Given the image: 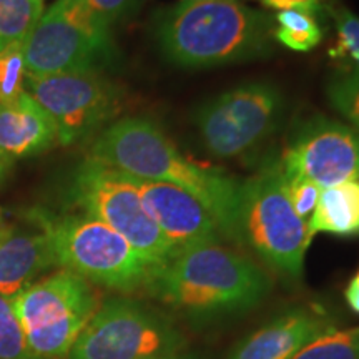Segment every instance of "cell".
Returning <instances> with one entry per match:
<instances>
[{"label": "cell", "instance_id": "cell-1", "mask_svg": "<svg viewBox=\"0 0 359 359\" xmlns=\"http://www.w3.org/2000/svg\"><path fill=\"white\" fill-rule=\"evenodd\" d=\"M88 158L130 177L183 188L212 213L222 235L240 243V183L193 163L151 120L128 116L111 123L93 142Z\"/></svg>", "mask_w": 359, "mask_h": 359}, {"label": "cell", "instance_id": "cell-2", "mask_svg": "<svg viewBox=\"0 0 359 359\" xmlns=\"http://www.w3.org/2000/svg\"><path fill=\"white\" fill-rule=\"evenodd\" d=\"M275 27L264 12L238 0H200L165 8L155 19L163 55L191 69L235 64L271 50Z\"/></svg>", "mask_w": 359, "mask_h": 359}, {"label": "cell", "instance_id": "cell-3", "mask_svg": "<svg viewBox=\"0 0 359 359\" xmlns=\"http://www.w3.org/2000/svg\"><path fill=\"white\" fill-rule=\"evenodd\" d=\"M269 290L264 271L243 255L218 243L182 250L151 273L145 286L173 311L217 318L257 306Z\"/></svg>", "mask_w": 359, "mask_h": 359}, {"label": "cell", "instance_id": "cell-4", "mask_svg": "<svg viewBox=\"0 0 359 359\" xmlns=\"http://www.w3.org/2000/svg\"><path fill=\"white\" fill-rule=\"evenodd\" d=\"M238 235L240 243L250 245L269 266L302 276L314 233L286 196L280 161H268L257 175L240 183Z\"/></svg>", "mask_w": 359, "mask_h": 359}, {"label": "cell", "instance_id": "cell-5", "mask_svg": "<svg viewBox=\"0 0 359 359\" xmlns=\"http://www.w3.org/2000/svg\"><path fill=\"white\" fill-rule=\"evenodd\" d=\"M45 226L58 266L93 285L133 293L145 290L156 269L122 235L88 215L45 213Z\"/></svg>", "mask_w": 359, "mask_h": 359}, {"label": "cell", "instance_id": "cell-6", "mask_svg": "<svg viewBox=\"0 0 359 359\" xmlns=\"http://www.w3.org/2000/svg\"><path fill=\"white\" fill-rule=\"evenodd\" d=\"M30 351L39 359H67L100 306L92 283L69 269L35 281L12 299Z\"/></svg>", "mask_w": 359, "mask_h": 359}, {"label": "cell", "instance_id": "cell-7", "mask_svg": "<svg viewBox=\"0 0 359 359\" xmlns=\"http://www.w3.org/2000/svg\"><path fill=\"white\" fill-rule=\"evenodd\" d=\"M70 198L83 215L122 235L154 266H163L178 253L147 213L130 175L87 158L75 170Z\"/></svg>", "mask_w": 359, "mask_h": 359}, {"label": "cell", "instance_id": "cell-8", "mask_svg": "<svg viewBox=\"0 0 359 359\" xmlns=\"http://www.w3.org/2000/svg\"><path fill=\"white\" fill-rule=\"evenodd\" d=\"M27 75L98 70L111 52L110 29L87 0H57L24 42Z\"/></svg>", "mask_w": 359, "mask_h": 359}, {"label": "cell", "instance_id": "cell-9", "mask_svg": "<svg viewBox=\"0 0 359 359\" xmlns=\"http://www.w3.org/2000/svg\"><path fill=\"white\" fill-rule=\"evenodd\" d=\"M183 334L161 314L128 298H111L87 323L67 359H155L185 349Z\"/></svg>", "mask_w": 359, "mask_h": 359}, {"label": "cell", "instance_id": "cell-10", "mask_svg": "<svg viewBox=\"0 0 359 359\" xmlns=\"http://www.w3.org/2000/svg\"><path fill=\"white\" fill-rule=\"evenodd\" d=\"M27 93L47 111L62 145L90 137L120 111V92L98 70L25 77Z\"/></svg>", "mask_w": 359, "mask_h": 359}, {"label": "cell", "instance_id": "cell-11", "mask_svg": "<svg viewBox=\"0 0 359 359\" xmlns=\"http://www.w3.org/2000/svg\"><path fill=\"white\" fill-rule=\"evenodd\" d=\"M281 93L269 83H246L224 92L195 114L203 145L219 158H235L258 145L275 128Z\"/></svg>", "mask_w": 359, "mask_h": 359}, {"label": "cell", "instance_id": "cell-12", "mask_svg": "<svg viewBox=\"0 0 359 359\" xmlns=\"http://www.w3.org/2000/svg\"><path fill=\"white\" fill-rule=\"evenodd\" d=\"M281 168L321 188L359 182V130L316 116L304 123L283 154Z\"/></svg>", "mask_w": 359, "mask_h": 359}, {"label": "cell", "instance_id": "cell-13", "mask_svg": "<svg viewBox=\"0 0 359 359\" xmlns=\"http://www.w3.org/2000/svg\"><path fill=\"white\" fill-rule=\"evenodd\" d=\"M132 178L143 206L170 243L178 250L218 243L222 231L212 213L187 190L172 183Z\"/></svg>", "mask_w": 359, "mask_h": 359}, {"label": "cell", "instance_id": "cell-14", "mask_svg": "<svg viewBox=\"0 0 359 359\" xmlns=\"http://www.w3.org/2000/svg\"><path fill=\"white\" fill-rule=\"evenodd\" d=\"M30 230L7 226L0 235V296L13 299L55 266L45 212L30 215Z\"/></svg>", "mask_w": 359, "mask_h": 359}, {"label": "cell", "instance_id": "cell-15", "mask_svg": "<svg viewBox=\"0 0 359 359\" xmlns=\"http://www.w3.org/2000/svg\"><path fill=\"white\" fill-rule=\"evenodd\" d=\"M330 330L331 323L323 313L308 308L290 309L241 341L228 359H291Z\"/></svg>", "mask_w": 359, "mask_h": 359}, {"label": "cell", "instance_id": "cell-16", "mask_svg": "<svg viewBox=\"0 0 359 359\" xmlns=\"http://www.w3.org/2000/svg\"><path fill=\"white\" fill-rule=\"evenodd\" d=\"M55 142V125L29 93L0 103V160L11 165L13 160L42 154Z\"/></svg>", "mask_w": 359, "mask_h": 359}, {"label": "cell", "instance_id": "cell-17", "mask_svg": "<svg viewBox=\"0 0 359 359\" xmlns=\"http://www.w3.org/2000/svg\"><path fill=\"white\" fill-rule=\"evenodd\" d=\"M309 228L338 236L359 235V182L323 188Z\"/></svg>", "mask_w": 359, "mask_h": 359}, {"label": "cell", "instance_id": "cell-18", "mask_svg": "<svg viewBox=\"0 0 359 359\" xmlns=\"http://www.w3.org/2000/svg\"><path fill=\"white\" fill-rule=\"evenodd\" d=\"M43 15V0H0V52L24 43Z\"/></svg>", "mask_w": 359, "mask_h": 359}, {"label": "cell", "instance_id": "cell-19", "mask_svg": "<svg viewBox=\"0 0 359 359\" xmlns=\"http://www.w3.org/2000/svg\"><path fill=\"white\" fill-rule=\"evenodd\" d=\"M308 8H290L276 15L275 39L294 52H308L321 42L323 32Z\"/></svg>", "mask_w": 359, "mask_h": 359}, {"label": "cell", "instance_id": "cell-20", "mask_svg": "<svg viewBox=\"0 0 359 359\" xmlns=\"http://www.w3.org/2000/svg\"><path fill=\"white\" fill-rule=\"evenodd\" d=\"M291 359H359V327L318 336Z\"/></svg>", "mask_w": 359, "mask_h": 359}, {"label": "cell", "instance_id": "cell-21", "mask_svg": "<svg viewBox=\"0 0 359 359\" xmlns=\"http://www.w3.org/2000/svg\"><path fill=\"white\" fill-rule=\"evenodd\" d=\"M0 359H39L30 351L12 299L0 296Z\"/></svg>", "mask_w": 359, "mask_h": 359}, {"label": "cell", "instance_id": "cell-22", "mask_svg": "<svg viewBox=\"0 0 359 359\" xmlns=\"http://www.w3.org/2000/svg\"><path fill=\"white\" fill-rule=\"evenodd\" d=\"M24 43L13 45L0 52V103L17 100L25 92Z\"/></svg>", "mask_w": 359, "mask_h": 359}, {"label": "cell", "instance_id": "cell-23", "mask_svg": "<svg viewBox=\"0 0 359 359\" xmlns=\"http://www.w3.org/2000/svg\"><path fill=\"white\" fill-rule=\"evenodd\" d=\"M331 105L359 130V72L346 70L327 85Z\"/></svg>", "mask_w": 359, "mask_h": 359}, {"label": "cell", "instance_id": "cell-24", "mask_svg": "<svg viewBox=\"0 0 359 359\" xmlns=\"http://www.w3.org/2000/svg\"><path fill=\"white\" fill-rule=\"evenodd\" d=\"M334 22L338 37L330 55L346 62L349 70L359 72V19L351 12L339 11L334 12Z\"/></svg>", "mask_w": 359, "mask_h": 359}, {"label": "cell", "instance_id": "cell-25", "mask_svg": "<svg viewBox=\"0 0 359 359\" xmlns=\"http://www.w3.org/2000/svg\"><path fill=\"white\" fill-rule=\"evenodd\" d=\"M281 165V163H280ZM283 187H285L286 196H288L291 206L303 222L309 223L314 208H316L318 198H320L321 188L316 183L309 182L308 178L291 172H285L281 168Z\"/></svg>", "mask_w": 359, "mask_h": 359}, {"label": "cell", "instance_id": "cell-26", "mask_svg": "<svg viewBox=\"0 0 359 359\" xmlns=\"http://www.w3.org/2000/svg\"><path fill=\"white\" fill-rule=\"evenodd\" d=\"M138 0H87L93 15L110 29L115 22L125 19L137 8Z\"/></svg>", "mask_w": 359, "mask_h": 359}, {"label": "cell", "instance_id": "cell-27", "mask_svg": "<svg viewBox=\"0 0 359 359\" xmlns=\"http://www.w3.org/2000/svg\"><path fill=\"white\" fill-rule=\"evenodd\" d=\"M266 7L278 8V11H290V8H308L314 11L316 8V0H263Z\"/></svg>", "mask_w": 359, "mask_h": 359}, {"label": "cell", "instance_id": "cell-28", "mask_svg": "<svg viewBox=\"0 0 359 359\" xmlns=\"http://www.w3.org/2000/svg\"><path fill=\"white\" fill-rule=\"evenodd\" d=\"M344 298H346L349 308L359 314V269L356 271V275L351 278V281L348 283L346 290H344Z\"/></svg>", "mask_w": 359, "mask_h": 359}, {"label": "cell", "instance_id": "cell-29", "mask_svg": "<svg viewBox=\"0 0 359 359\" xmlns=\"http://www.w3.org/2000/svg\"><path fill=\"white\" fill-rule=\"evenodd\" d=\"M155 359H198L195 356H191V354H173V356H161V358H155Z\"/></svg>", "mask_w": 359, "mask_h": 359}, {"label": "cell", "instance_id": "cell-30", "mask_svg": "<svg viewBox=\"0 0 359 359\" xmlns=\"http://www.w3.org/2000/svg\"><path fill=\"white\" fill-rule=\"evenodd\" d=\"M7 228V224L4 223V217H2V210H0V235H2L4 233V230H6Z\"/></svg>", "mask_w": 359, "mask_h": 359}, {"label": "cell", "instance_id": "cell-31", "mask_svg": "<svg viewBox=\"0 0 359 359\" xmlns=\"http://www.w3.org/2000/svg\"><path fill=\"white\" fill-rule=\"evenodd\" d=\"M8 167H11V165L6 163V161H2V160H0V172H6V170H7Z\"/></svg>", "mask_w": 359, "mask_h": 359}, {"label": "cell", "instance_id": "cell-32", "mask_svg": "<svg viewBox=\"0 0 359 359\" xmlns=\"http://www.w3.org/2000/svg\"><path fill=\"white\" fill-rule=\"evenodd\" d=\"M4 173H6V172H0V180H2V177H4Z\"/></svg>", "mask_w": 359, "mask_h": 359}, {"label": "cell", "instance_id": "cell-33", "mask_svg": "<svg viewBox=\"0 0 359 359\" xmlns=\"http://www.w3.org/2000/svg\"><path fill=\"white\" fill-rule=\"evenodd\" d=\"M190 2H200V0H190Z\"/></svg>", "mask_w": 359, "mask_h": 359}]
</instances>
